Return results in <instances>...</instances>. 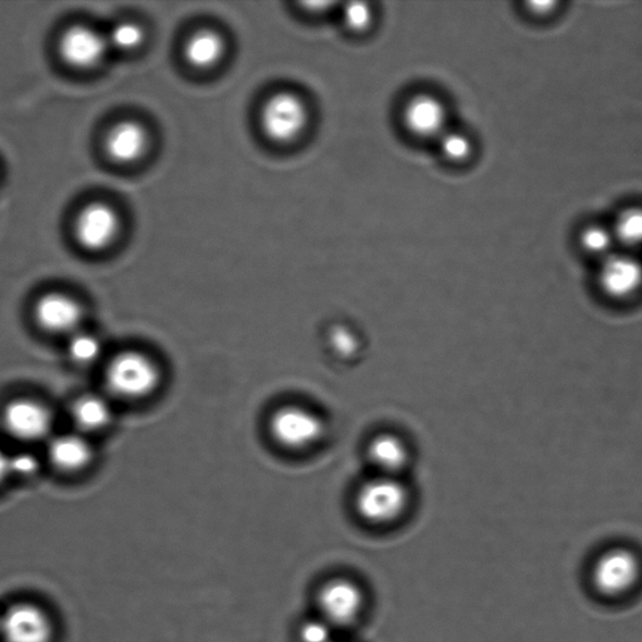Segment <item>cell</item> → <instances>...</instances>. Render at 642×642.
Returning <instances> with one entry per match:
<instances>
[{
	"mask_svg": "<svg viewBox=\"0 0 642 642\" xmlns=\"http://www.w3.org/2000/svg\"><path fill=\"white\" fill-rule=\"evenodd\" d=\"M162 380L156 361L139 351H126L111 360L106 382L113 394L125 399H144L158 391Z\"/></svg>",
	"mask_w": 642,
	"mask_h": 642,
	"instance_id": "6da1fadb",
	"label": "cell"
},
{
	"mask_svg": "<svg viewBox=\"0 0 642 642\" xmlns=\"http://www.w3.org/2000/svg\"><path fill=\"white\" fill-rule=\"evenodd\" d=\"M407 505L408 492L405 485L392 476L374 477L361 485L356 497L358 515L372 524L397 521Z\"/></svg>",
	"mask_w": 642,
	"mask_h": 642,
	"instance_id": "7a4b0ae2",
	"label": "cell"
},
{
	"mask_svg": "<svg viewBox=\"0 0 642 642\" xmlns=\"http://www.w3.org/2000/svg\"><path fill=\"white\" fill-rule=\"evenodd\" d=\"M271 437L280 446L292 449H308L323 439L324 421L316 411L298 405L283 406L270 417Z\"/></svg>",
	"mask_w": 642,
	"mask_h": 642,
	"instance_id": "3957f363",
	"label": "cell"
},
{
	"mask_svg": "<svg viewBox=\"0 0 642 642\" xmlns=\"http://www.w3.org/2000/svg\"><path fill=\"white\" fill-rule=\"evenodd\" d=\"M639 558L628 548L605 551L592 567V583L601 595L608 597L628 594L640 579Z\"/></svg>",
	"mask_w": 642,
	"mask_h": 642,
	"instance_id": "277c9868",
	"label": "cell"
},
{
	"mask_svg": "<svg viewBox=\"0 0 642 642\" xmlns=\"http://www.w3.org/2000/svg\"><path fill=\"white\" fill-rule=\"evenodd\" d=\"M263 134L276 144H289L300 137L308 125V110L301 98L277 94L269 98L261 111Z\"/></svg>",
	"mask_w": 642,
	"mask_h": 642,
	"instance_id": "5b68a950",
	"label": "cell"
},
{
	"mask_svg": "<svg viewBox=\"0 0 642 642\" xmlns=\"http://www.w3.org/2000/svg\"><path fill=\"white\" fill-rule=\"evenodd\" d=\"M321 619L333 628L356 622L365 608V594L356 582L336 578L328 581L318 592Z\"/></svg>",
	"mask_w": 642,
	"mask_h": 642,
	"instance_id": "8992f818",
	"label": "cell"
},
{
	"mask_svg": "<svg viewBox=\"0 0 642 642\" xmlns=\"http://www.w3.org/2000/svg\"><path fill=\"white\" fill-rule=\"evenodd\" d=\"M51 617L39 606L18 603L0 615V635L5 642H51Z\"/></svg>",
	"mask_w": 642,
	"mask_h": 642,
	"instance_id": "52a82bcc",
	"label": "cell"
},
{
	"mask_svg": "<svg viewBox=\"0 0 642 642\" xmlns=\"http://www.w3.org/2000/svg\"><path fill=\"white\" fill-rule=\"evenodd\" d=\"M120 232V218L116 210L103 202L85 206L74 222V235L82 248L101 251L114 242Z\"/></svg>",
	"mask_w": 642,
	"mask_h": 642,
	"instance_id": "ba28073f",
	"label": "cell"
},
{
	"mask_svg": "<svg viewBox=\"0 0 642 642\" xmlns=\"http://www.w3.org/2000/svg\"><path fill=\"white\" fill-rule=\"evenodd\" d=\"M107 37L88 26H73L63 33L60 53L73 69L90 70L100 64L109 52Z\"/></svg>",
	"mask_w": 642,
	"mask_h": 642,
	"instance_id": "9c48e42d",
	"label": "cell"
},
{
	"mask_svg": "<svg viewBox=\"0 0 642 642\" xmlns=\"http://www.w3.org/2000/svg\"><path fill=\"white\" fill-rule=\"evenodd\" d=\"M3 418L8 432L22 441L44 440L52 427L48 409L28 399L12 402L5 408Z\"/></svg>",
	"mask_w": 642,
	"mask_h": 642,
	"instance_id": "30bf717a",
	"label": "cell"
},
{
	"mask_svg": "<svg viewBox=\"0 0 642 642\" xmlns=\"http://www.w3.org/2000/svg\"><path fill=\"white\" fill-rule=\"evenodd\" d=\"M598 283L613 298H629L642 286V266L628 255H607L601 263Z\"/></svg>",
	"mask_w": 642,
	"mask_h": 642,
	"instance_id": "8fae6325",
	"label": "cell"
},
{
	"mask_svg": "<svg viewBox=\"0 0 642 642\" xmlns=\"http://www.w3.org/2000/svg\"><path fill=\"white\" fill-rule=\"evenodd\" d=\"M403 121L410 134L422 138L441 137L447 131V110L440 98L417 95L406 104Z\"/></svg>",
	"mask_w": 642,
	"mask_h": 642,
	"instance_id": "7c38bea8",
	"label": "cell"
},
{
	"mask_svg": "<svg viewBox=\"0 0 642 642\" xmlns=\"http://www.w3.org/2000/svg\"><path fill=\"white\" fill-rule=\"evenodd\" d=\"M38 324L51 333H73L82 320L79 304L64 294H48L36 306Z\"/></svg>",
	"mask_w": 642,
	"mask_h": 642,
	"instance_id": "4fadbf2b",
	"label": "cell"
},
{
	"mask_svg": "<svg viewBox=\"0 0 642 642\" xmlns=\"http://www.w3.org/2000/svg\"><path fill=\"white\" fill-rule=\"evenodd\" d=\"M148 146L146 129L134 121L120 122L107 135L106 152L118 163L129 164L143 158Z\"/></svg>",
	"mask_w": 642,
	"mask_h": 642,
	"instance_id": "5bb4252c",
	"label": "cell"
},
{
	"mask_svg": "<svg viewBox=\"0 0 642 642\" xmlns=\"http://www.w3.org/2000/svg\"><path fill=\"white\" fill-rule=\"evenodd\" d=\"M408 448L397 435L380 434L370 442L368 457L380 474L397 476L408 462Z\"/></svg>",
	"mask_w": 642,
	"mask_h": 642,
	"instance_id": "9a60e30c",
	"label": "cell"
},
{
	"mask_svg": "<svg viewBox=\"0 0 642 642\" xmlns=\"http://www.w3.org/2000/svg\"><path fill=\"white\" fill-rule=\"evenodd\" d=\"M184 54L192 67L210 70L215 67L224 57L225 42L218 32L201 29L187 39Z\"/></svg>",
	"mask_w": 642,
	"mask_h": 642,
	"instance_id": "2e32d148",
	"label": "cell"
},
{
	"mask_svg": "<svg viewBox=\"0 0 642 642\" xmlns=\"http://www.w3.org/2000/svg\"><path fill=\"white\" fill-rule=\"evenodd\" d=\"M48 456L55 467L73 472L89 465L94 450L81 435L65 434L49 444Z\"/></svg>",
	"mask_w": 642,
	"mask_h": 642,
	"instance_id": "e0dca14e",
	"label": "cell"
},
{
	"mask_svg": "<svg viewBox=\"0 0 642 642\" xmlns=\"http://www.w3.org/2000/svg\"><path fill=\"white\" fill-rule=\"evenodd\" d=\"M74 422L81 430L96 432L110 424L112 410L106 399L98 395H85L74 403L72 410Z\"/></svg>",
	"mask_w": 642,
	"mask_h": 642,
	"instance_id": "ac0fdd59",
	"label": "cell"
},
{
	"mask_svg": "<svg viewBox=\"0 0 642 642\" xmlns=\"http://www.w3.org/2000/svg\"><path fill=\"white\" fill-rule=\"evenodd\" d=\"M106 37L110 48L119 49L122 52H131L144 44L145 32L137 23L121 22Z\"/></svg>",
	"mask_w": 642,
	"mask_h": 642,
	"instance_id": "d6986e66",
	"label": "cell"
},
{
	"mask_svg": "<svg viewBox=\"0 0 642 642\" xmlns=\"http://www.w3.org/2000/svg\"><path fill=\"white\" fill-rule=\"evenodd\" d=\"M616 240L627 245L642 244V209L625 210L614 229Z\"/></svg>",
	"mask_w": 642,
	"mask_h": 642,
	"instance_id": "ffe728a7",
	"label": "cell"
},
{
	"mask_svg": "<svg viewBox=\"0 0 642 642\" xmlns=\"http://www.w3.org/2000/svg\"><path fill=\"white\" fill-rule=\"evenodd\" d=\"M70 357L82 366L92 365L100 358L102 345L96 336L87 333L74 334L69 345Z\"/></svg>",
	"mask_w": 642,
	"mask_h": 642,
	"instance_id": "44dd1931",
	"label": "cell"
},
{
	"mask_svg": "<svg viewBox=\"0 0 642 642\" xmlns=\"http://www.w3.org/2000/svg\"><path fill=\"white\" fill-rule=\"evenodd\" d=\"M615 240L614 232L604 226L591 225L583 230L580 236L582 248L590 254L607 257Z\"/></svg>",
	"mask_w": 642,
	"mask_h": 642,
	"instance_id": "7402d4cb",
	"label": "cell"
},
{
	"mask_svg": "<svg viewBox=\"0 0 642 642\" xmlns=\"http://www.w3.org/2000/svg\"><path fill=\"white\" fill-rule=\"evenodd\" d=\"M441 152L449 161L460 162L472 153V143L462 132L446 131L440 137Z\"/></svg>",
	"mask_w": 642,
	"mask_h": 642,
	"instance_id": "603a6c76",
	"label": "cell"
},
{
	"mask_svg": "<svg viewBox=\"0 0 642 642\" xmlns=\"http://www.w3.org/2000/svg\"><path fill=\"white\" fill-rule=\"evenodd\" d=\"M345 26L353 32L366 30L372 24L373 12L367 3H350L343 12Z\"/></svg>",
	"mask_w": 642,
	"mask_h": 642,
	"instance_id": "cb8c5ba5",
	"label": "cell"
},
{
	"mask_svg": "<svg viewBox=\"0 0 642 642\" xmlns=\"http://www.w3.org/2000/svg\"><path fill=\"white\" fill-rule=\"evenodd\" d=\"M333 627L323 619L304 622L300 629L303 642H334Z\"/></svg>",
	"mask_w": 642,
	"mask_h": 642,
	"instance_id": "d4e9b609",
	"label": "cell"
},
{
	"mask_svg": "<svg viewBox=\"0 0 642 642\" xmlns=\"http://www.w3.org/2000/svg\"><path fill=\"white\" fill-rule=\"evenodd\" d=\"M331 344L337 354L343 357H350L358 349V339L356 334L347 328H335L331 333Z\"/></svg>",
	"mask_w": 642,
	"mask_h": 642,
	"instance_id": "484cf974",
	"label": "cell"
},
{
	"mask_svg": "<svg viewBox=\"0 0 642 642\" xmlns=\"http://www.w3.org/2000/svg\"><path fill=\"white\" fill-rule=\"evenodd\" d=\"M11 474L28 477L35 474L39 468V460L29 452H20L10 456Z\"/></svg>",
	"mask_w": 642,
	"mask_h": 642,
	"instance_id": "4316f807",
	"label": "cell"
},
{
	"mask_svg": "<svg viewBox=\"0 0 642 642\" xmlns=\"http://www.w3.org/2000/svg\"><path fill=\"white\" fill-rule=\"evenodd\" d=\"M10 474V456H7L5 453L0 450V483H2Z\"/></svg>",
	"mask_w": 642,
	"mask_h": 642,
	"instance_id": "83f0119b",
	"label": "cell"
},
{
	"mask_svg": "<svg viewBox=\"0 0 642 642\" xmlns=\"http://www.w3.org/2000/svg\"><path fill=\"white\" fill-rule=\"evenodd\" d=\"M531 11L538 14H547L555 7L554 2H533L530 3Z\"/></svg>",
	"mask_w": 642,
	"mask_h": 642,
	"instance_id": "f1b7e54d",
	"label": "cell"
}]
</instances>
